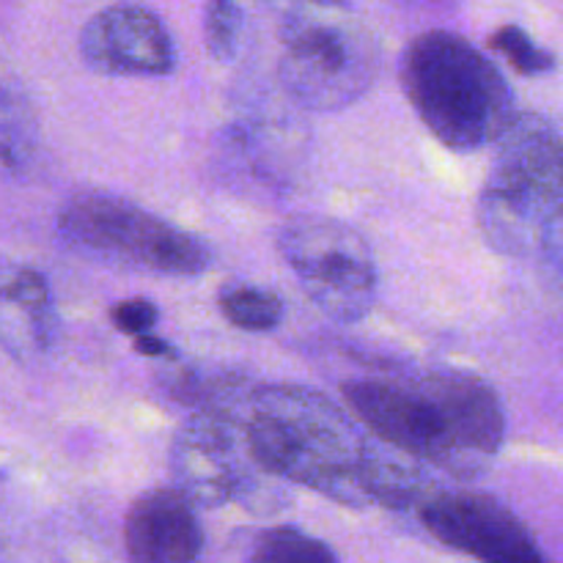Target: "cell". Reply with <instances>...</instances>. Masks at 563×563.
I'll list each match as a JSON object with an SVG mask.
<instances>
[{"label": "cell", "instance_id": "cell-1", "mask_svg": "<svg viewBox=\"0 0 563 563\" xmlns=\"http://www.w3.org/2000/svg\"><path fill=\"white\" fill-rule=\"evenodd\" d=\"M258 465L346 509H410L434 487L421 467L388 456L333 399L306 385H264L240 410Z\"/></svg>", "mask_w": 563, "mask_h": 563}, {"label": "cell", "instance_id": "cell-2", "mask_svg": "<svg viewBox=\"0 0 563 563\" xmlns=\"http://www.w3.org/2000/svg\"><path fill=\"white\" fill-rule=\"evenodd\" d=\"M357 421L388 449L460 478L487 471L500 454L506 416L498 394L460 368L344 383Z\"/></svg>", "mask_w": 563, "mask_h": 563}, {"label": "cell", "instance_id": "cell-3", "mask_svg": "<svg viewBox=\"0 0 563 563\" xmlns=\"http://www.w3.org/2000/svg\"><path fill=\"white\" fill-rule=\"evenodd\" d=\"M561 170L559 126L539 113H517L495 141L478 198V225L495 253L559 267Z\"/></svg>", "mask_w": 563, "mask_h": 563}, {"label": "cell", "instance_id": "cell-4", "mask_svg": "<svg viewBox=\"0 0 563 563\" xmlns=\"http://www.w3.org/2000/svg\"><path fill=\"white\" fill-rule=\"evenodd\" d=\"M399 80L418 119L454 152L493 146L517 115L506 77L460 33L412 38L401 53Z\"/></svg>", "mask_w": 563, "mask_h": 563}, {"label": "cell", "instance_id": "cell-5", "mask_svg": "<svg viewBox=\"0 0 563 563\" xmlns=\"http://www.w3.org/2000/svg\"><path fill=\"white\" fill-rule=\"evenodd\" d=\"M379 44L346 3L286 9L280 25L278 75L295 102L335 113L366 97L379 75Z\"/></svg>", "mask_w": 563, "mask_h": 563}, {"label": "cell", "instance_id": "cell-6", "mask_svg": "<svg viewBox=\"0 0 563 563\" xmlns=\"http://www.w3.org/2000/svg\"><path fill=\"white\" fill-rule=\"evenodd\" d=\"M66 245L119 267L163 275H201L212 251L190 231L110 192H77L58 218Z\"/></svg>", "mask_w": 563, "mask_h": 563}, {"label": "cell", "instance_id": "cell-7", "mask_svg": "<svg viewBox=\"0 0 563 563\" xmlns=\"http://www.w3.org/2000/svg\"><path fill=\"white\" fill-rule=\"evenodd\" d=\"M170 467L176 489L201 509L240 504L262 515L286 506L280 478L264 471L247 449L240 410L225 405H203L181 423L170 445Z\"/></svg>", "mask_w": 563, "mask_h": 563}, {"label": "cell", "instance_id": "cell-8", "mask_svg": "<svg viewBox=\"0 0 563 563\" xmlns=\"http://www.w3.org/2000/svg\"><path fill=\"white\" fill-rule=\"evenodd\" d=\"M280 258L313 306L339 322H357L377 302L379 275L372 247L352 225L324 214H300L275 234Z\"/></svg>", "mask_w": 563, "mask_h": 563}, {"label": "cell", "instance_id": "cell-9", "mask_svg": "<svg viewBox=\"0 0 563 563\" xmlns=\"http://www.w3.org/2000/svg\"><path fill=\"white\" fill-rule=\"evenodd\" d=\"M418 520L445 548L482 561L544 563L548 555L537 544L526 522L484 493L432 487L418 500Z\"/></svg>", "mask_w": 563, "mask_h": 563}, {"label": "cell", "instance_id": "cell-10", "mask_svg": "<svg viewBox=\"0 0 563 563\" xmlns=\"http://www.w3.org/2000/svg\"><path fill=\"white\" fill-rule=\"evenodd\" d=\"M80 55L93 71L113 77H163L176 64L168 27L137 3L97 11L80 31Z\"/></svg>", "mask_w": 563, "mask_h": 563}, {"label": "cell", "instance_id": "cell-11", "mask_svg": "<svg viewBox=\"0 0 563 563\" xmlns=\"http://www.w3.org/2000/svg\"><path fill=\"white\" fill-rule=\"evenodd\" d=\"M124 542L132 561L187 563L201 555L203 528L181 489H148L130 506Z\"/></svg>", "mask_w": 563, "mask_h": 563}, {"label": "cell", "instance_id": "cell-12", "mask_svg": "<svg viewBox=\"0 0 563 563\" xmlns=\"http://www.w3.org/2000/svg\"><path fill=\"white\" fill-rule=\"evenodd\" d=\"M55 330L58 313L44 275L22 264L0 267V350L31 363L53 346Z\"/></svg>", "mask_w": 563, "mask_h": 563}, {"label": "cell", "instance_id": "cell-13", "mask_svg": "<svg viewBox=\"0 0 563 563\" xmlns=\"http://www.w3.org/2000/svg\"><path fill=\"white\" fill-rule=\"evenodd\" d=\"M218 306L223 317L234 328L247 333H267L284 319V300L267 289L251 284H225L218 295Z\"/></svg>", "mask_w": 563, "mask_h": 563}, {"label": "cell", "instance_id": "cell-14", "mask_svg": "<svg viewBox=\"0 0 563 563\" xmlns=\"http://www.w3.org/2000/svg\"><path fill=\"white\" fill-rule=\"evenodd\" d=\"M247 561L253 563H335L339 555L317 537L300 528H269L253 537Z\"/></svg>", "mask_w": 563, "mask_h": 563}, {"label": "cell", "instance_id": "cell-15", "mask_svg": "<svg viewBox=\"0 0 563 563\" xmlns=\"http://www.w3.org/2000/svg\"><path fill=\"white\" fill-rule=\"evenodd\" d=\"M245 36V14L236 0H209L203 11V44L220 64H231L240 55Z\"/></svg>", "mask_w": 563, "mask_h": 563}, {"label": "cell", "instance_id": "cell-16", "mask_svg": "<svg viewBox=\"0 0 563 563\" xmlns=\"http://www.w3.org/2000/svg\"><path fill=\"white\" fill-rule=\"evenodd\" d=\"M489 47L498 49L500 55H506V60L526 77L548 75V71L555 69V55L550 53V49L539 47V44L517 25L498 27V31L489 36Z\"/></svg>", "mask_w": 563, "mask_h": 563}, {"label": "cell", "instance_id": "cell-17", "mask_svg": "<svg viewBox=\"0 0 563 563\" xmlns=\"http://www.w3.org/2000/svg\"><path fill=\"white\" fill-rule=\"evenodd\" d=\"M157 306H154L152 300H146V297H132V300H121L119 306L110 308V322H113V328L119 330V333H126V335H141V333H148V330L157 324Z\"/></svg>", "mask_w": 563, "mask_h": 563}, {"label": "cell", "instance_id": "cell-18", "mask_svg": "<svg viewBox=\"0 0 563 563\" xmlns=\"http://www.w3.org/2000/svg\"><path fill=\"white\" fill-rule=\"evenodd\" d=\"M135 352L137 355H146V357H174L176 355L174 346H170L168 341L152 335V330H148V333L135 335Z\"/></svg>", "mask_w": 563, "mask_h": 563}, {"label": "cell", "instance_id": "cell-19", "mask_svg": "<svg viewBox=\"0 0 563 563\" xmlns=\"http://www.w3.org/2000/svg\"><path fill=\"white\" fill-rule=\"evenodd\" d=\"M273 5H284V9H291V5H306V3H346V0H267Z\"/></svg>", "mask_w": 563, "mask_h": 563}]
</instances>
